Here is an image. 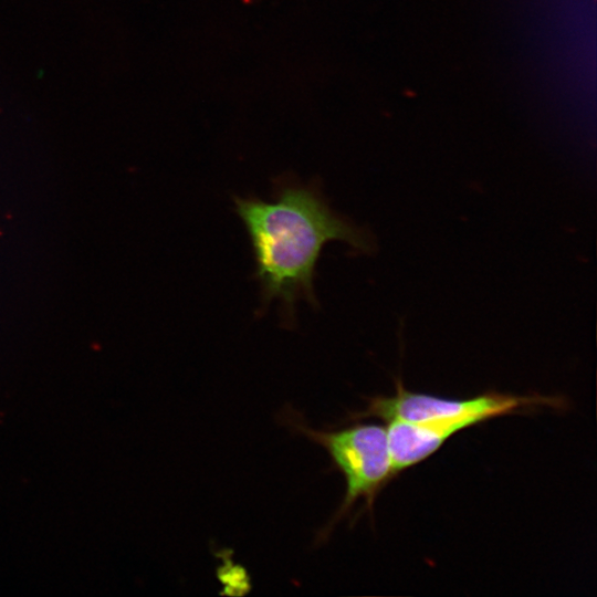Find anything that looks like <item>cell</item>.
<instances>
[{
    "label": "cell",
    "mask_w": 597,
    "mask_h": 597,
    "mask_svg": "<svg viewBox=\"0 0 597 597\" xmlns=\"http://www.w3.org/2000/svg\"><path fill=\"white\" fill-rule=\"evenodd\" d=\"M234 210L250 238L262 306L279 301L285 323H294L295 304L317 307L315 269L323 247L337 240L369 253L371 234L331 209L314 184L277 181L274 199L233 198Z\"/></svg>",
    "instance_id": "obj_1"
},
{
    "label": "cell",
    "mask_w": 597,
    "mask_h": 597,
    "mask_svg": "<svg viewBox=\"0 0 597 597\" xmlns=\"http://www.w3.org/2000/svg\"><path fill=\"white\" fill-rule=\"evenodd\" d=\"M290 420L295 430L328 452L334 467L341 471L346 482L342 504L318 533V540L324 541L358 501H364L365 510L371 512L378 493L396 476L387 427L356 421L344 429L322 431L296 419Z\"/></svg>",
    "instance_id": "obj_2"
},
{
    "label": "cell",
    "mask_w": 597,
    "mask_h": 597,
    "mask_svg": "<svg viewBox=\"0 0 597 597\" xmlns=\"http://www.w3.org/2000/svg\"><path fill=\"white\" fill-rule=\"evenodd\" d=\"M395 384L394 395L368 398V405L364 410L352 412L345 420L377 418L388 423L474 418L482 423L493 418L524 413L543 407L563 409L566 405L563 398L555 396L538 394L522 396L492 390L472 398L452 399L408 390L399 378Z\"/></svg>",
    "instance_id": "obj_3"
},
{
    "label": "cell",
    "mask_w": 597,
    "mask_h": 597,
    "mask_svg": "<svg viewBox=\"0 0 597 597\" xmlns=\"http://www.w3.org/2000/svg\"><path fill=\"white\" fill-rule=\"evenodd\" d=\"M480 423L474 418L430 422H388V444L395 474L425 461L454 434Z\"/></svg>",
    "instance_id": "obj_4"
}]
</instances>
